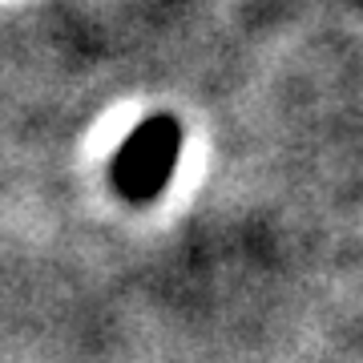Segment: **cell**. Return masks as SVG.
Segmentation results:
<instances>
[{"mask_svg": "<svg viewBox=\"0 0 363 363\" xmlns=\"http://www.w3.org/2000/svg\"><path fill=\"white\" fill-rule=\"evenodd\" d=\"M174 145H178L174 125H169V121H150V125L121 150V162H117V186H121V194L133 198V202L154 198L169 182Z\"/></svg>", "mask_w": 363, "mask_h": 363, "instance_id": "1", "label": "cell"}]
</instances>
